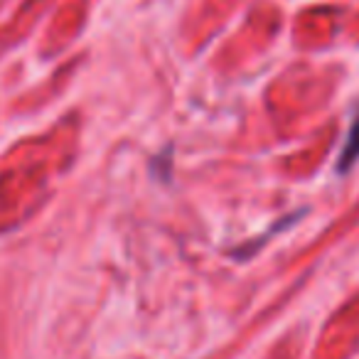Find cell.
I'll return each instance as SVG.
<instances>
[{
    "label": "cell",
    "instance_id": "cell-1",
    "mask_svg": "<svg viewBox=\"0 0 359 359\" xmlns=\"http://www.w3.org/2000/svg\"><path fill=\"white\" fill-rule=\"evenodd\" d=\"M357 158H359V116L354 118L347 140H344L342 155H339V170H347Z\"/></svg>",
    "mask_w": 359,
    "mask_h": 359
}]
</instances>
